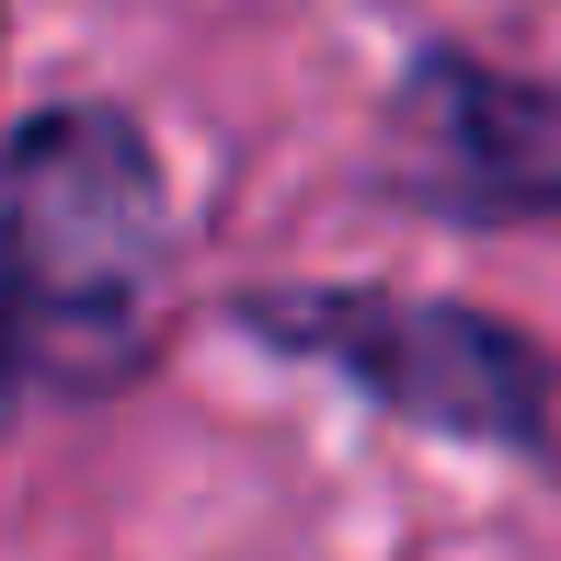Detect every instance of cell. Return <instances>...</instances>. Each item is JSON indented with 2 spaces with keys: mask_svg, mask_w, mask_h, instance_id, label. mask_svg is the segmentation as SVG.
I'll return each instance as SVG.
<instances>
[{
  "mask_svg": "<svg viewBox=\"0 0 561 561\" xmlns=\"http://www.w3.org/2000/svg\"><path fill=\"white\" fill-rule=\"evenodd\" d=\"M172 207L115 104H58L0 149V355L35 390H126L161 355Z\"/></svg>",
  "mask_w": 561,
  "mask_h": 561,
  "instance_id": "obj_1",
  "label": "cell"
},
{
  "mask_svg": "<svg viewBox=\"0 0 561 561\" xmlns=\"http://www.w3.org/2000/svg\"><path fill=\"white\" fill-rule=\"evenodd\" d=\"M390 184L436 218H527L561 207V81H516L436 46L390 104Z\"/></svg>",
  "mask_w": 561,
  "mask_h": 561,
  "instance_id": "obj_3",
  "label": "cell"
},
{
  "mask_svg": "<svg viewBox=\"0 0 561 561\" xmlns=\"http://www.w3.org/2000/svg\"><path fill=\"white\" fill-rule=\"evenodd\" d=\"M12 390H23V378H12V355H0V413H12Z\"/></svg>",
  "mask_w": 561,
  "mask_h": 561,
  "instance_id": "obj_4",
  "label": "cell"
},
{
  "mask_svg": "<svg viewBox=\"0 0 561 561\" xmlns=\"http://www.w3.org/2000/svg\"><path fill=\"white\" fill-rule=\"evenodd\" d=\"M241 333H264L275 355L367 390L378 413L436 424L470 447H550V355L504 321L458 310V298H401V287H264L241 298Z\"/></svg>",
  "mask_w": 561,
  "mask_h": 561,
  "instance_id": "obj_2",
  "label": "cell"
}]
</instances>
